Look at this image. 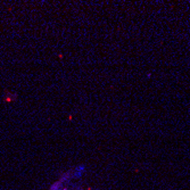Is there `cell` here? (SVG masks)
<instances>
[{
    "label": "cell",
    "instance_id": "6da1fadb",
    "mask_svg": "<svg viewBox=\"0 0 190 190\" xmlns=\"http://www.w3.org/2000/svg\"><path fill=\"white\" fill-rule=\"evenodd\" d=\"M72 176H73V172L70 171V172H67V173H65L64 176H63V178L60 179V182H65V181H67V180H70L71 178H72Z\"/></svg>",
    "mask_w": 190,
    "mask_h": 190
},
{
    "label": "cell",
    "instance_id": "7a4b0ae2",
    "mask_svg": "<svg viewBox=\"0 0 190 190\" xmlns=\"http://www.w3.org/2000/svg\"><path fill=\"white\" fill-rule=\"evenodd\" d=\"M83 172H84V166H79V167H77L76 170L73 172V174H75V176L79 178V176H82V173H83Z\"/></svg>",
    "mask_w": 190,
    "mask_h": 190
},
{
    "label": "cell",
    "instance_id": "3957f363",
    "mask_svg": "<svg viewBox=\"0 0 190 190\" xmlns=\"http://www.w3.org/2000/svg\"><path fill=\"white\" fill-rule=\"evenodd\" d=\"M62 188V182L59 181V182H57V183H55L54 186L51 187V190H59Z\"/></svg>",
    "mask_w": 190,
    "mask_h": 190
}]
</instances>
